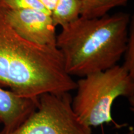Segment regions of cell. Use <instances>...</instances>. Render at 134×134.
<instances>
[{
  "label": "cell",
  "mask_w": 134,
  "mask_h": 134,
  "mask_svg": "<svg viewBox=\"0 0 134 134\" xmlns=\"http://www.w3.org/2000/svg\"><path fill=\"white\" fill-rule=\"evenodd\" d=\"M81 12L80 0H57L50 15L55 26L62 28L78 19Z\"/></svg>",
  "instance_id": "obj_7"
},
{
  "label": "cell",
  "mask_w": 134,
  "mask_h": 134,
  "mask_svg": "<svg viewBox=\"0 0 134 134\" xmlns=\"http://www.w3.org/2000/svg\"><path fill=\"white\" fill-rule=\"evenodd\" d=\"M0 2L9 9H36L51 14L38 0H0Z\"/></svg>",
  "instance_id": "obj_10"
},
{
  "label": "cell",
  "mask_w": 134,
  "mask_h": 134,
  "mask_svg": "<svg viewBox=\"0 0 134 134\" xmlns=\"http://www.w3.org/2000/svg\"><path fill=\"white\" fill-rule=\"evenodd\" d=\"M71 99L69 93L41 95L37 108L21 125L0 134H93L73 111Z\"/></svg>",
  "instance_id": "obj_4"
},
{
  "label": "cell",
  "mask_w": 134,
  "mask_h": 134,
  "mask_svg": "<svg viewBox=\"0 0 134 134\" xmlns=\"http://www.w3.org/2000/svg\"><path fill=\"white\" fill-rule=\"evenodd\" d=\"M6 17L15 31L27 41L41 46H56V26L49 13L6 8Z\"/></svg>",
  "instance_id": "obj_5"
},
{
  "label": "cell",
  "mask_w": 134,
  "mask_h": 134,
  "mask_svg": "<svg viewBox=\"0 0 134 134\" xmlns=\"http://www.w3.org/2000/svg\"><path fill=\"white\" fill-rule=\"evenodd\" d=\"M123 56L124 62L122 65L130 75L134 78V20L132 18L130 21L128 40Z\"/></svg>",
  "instance_id": "obj_9"
},
{
  "label": "cell",
  "mask_w": 134,
  "mask_h": 134,
  "mask_svg": "<svg viewBox=\"0 0 134 134\" xmlns=\"http://www.w3.org/2000/svg\"><path fill=\"white\" fill-rule=\"evenodd\" d=\"M81 16L85 18H100L115 8L125 6L130 0H80Z\"/></svg>",
  "instance_id": "obj_8"
},
{
  "label": "cell",
  "mask_w": 134,
  "mask_h": 134,
  "mask_svg": "<svg viewBox=\"0 0 134 134\" xmlns=\"http://www.w3.org/2000/svg\"><path fill=\"white\" fill-rule=\"evenodd\" d=\"M38 98H27L0 86V120L1 131H13L26 120L36 109Z\"/></svg>",
  "instance_id": "obj_6"
},
{
  "label": "cell",
  "mask_w": 134,
  "mask_h": 134,
  "mask_svg": "<svg viewBox=\"0 0 134 134\" xmlns=\"http://www.w3.org/2000/svg\"><path fill=\"white\" fill-rule=\"evenodd\" d=\"M76 93L71 108L82 123L92 129L104 124H116L112 115L114 101L125 97L134 104V78L123 65L86 75L76 81Z\"/></svg>",
  "instance_id": "obj_3"
},
{
  "label": "cell",
  "mask_w": 134,
  "mask_h": 134,
  "mask_svg": "<svg viewBox=\"0 0 134 134\" xmlns=\"http://www.w3.org/2000/svg\"><path fill=\"white\" fill-rule=\"evenodd\" d=\"M131 18L127 13L78 19L62 28L56 46L65 71L80 78L117 65L128 40Z\"/></svg>",
  "instance_id": "obj_2"
},
{
  "label": "cell",
  "mask_w": 134,
  "mask_h": 134,
  "mask_svg": "<svg viewBox=\"0 0 134 134\" xmlns=\"http://www.w3.org/2000/svg\"><path fill=\"white\" fill-rule=\"evenodd\" d=\"M50 13L54 8L57 0H38Z\"/></svg>",
  "instance_id": "obj_11"
},
{
  "label": "cell",
  "mask_w": 134,
  "mask_h": 134,
  "mask_svg": "<svg viewBox=\"0 0 134 134\" xmlns=\"http://www.w3.org/2000/svg\"><path fill=\"white\" fill-rule=\"evenodd\" d=\"M0 86L27 98L70 93L76 87L65 71L58 48L36 44L19 36L7 21L1 2Z\"/></svg>",
  "instance_id": "obj_1"
},
{
  "label": "cell",
  "mask_w": 134,
  "mask_h": 134,
  "mask_svg": "<svg viewBox=\"0 0 134 134\" xmlns=\"http://www.w3.org/2000/svg\"><path fill=\"white\" fill-rule=\"evenodd\" d=\"M0 124H1V120H0Z\"/></svg>",
  "instance_id": "obj_13"
},
{
  "label": "cell",
  "mask_w": 134,
  "mask_h": 134,
  "mask_svg": "<svg viewBox=\"0 0 134 134\" xmlns=\"http://www.w3.org/2000/svg\"><path fill=\"white\" fill-rule=\"evenodd\" d=\"M125 134H134L133 129H130V130H129L128 132H127Z\"/></svg>",
  "instance_id": "obj_12"
}]
</instances>
